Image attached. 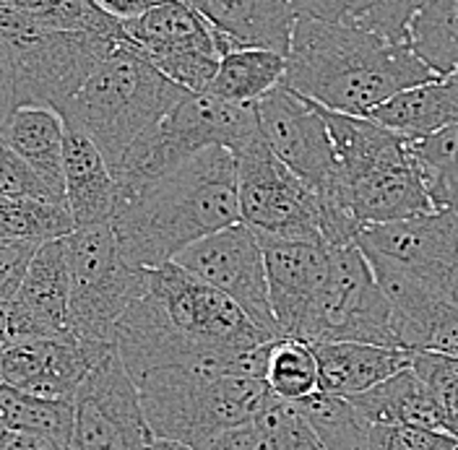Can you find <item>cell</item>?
Wrapping results in <instances>:
<instances>
[{"mask_svg":"<svg viewBox=\"0 0 458 450\" xmlns=\"http://www.w3.org/2000/svg\"><path fill=\"white\" fill-rule=\"evenodd\" d=\"M422 352H440L458 357V302H448L437 310Z\"/></svg>","mask_w":458,"mask_h":450,"instance_id":"f35d334b","label":"cell"},{"mask_svg":"<svg viewBox=\"0 0 458 450\" xmlns=\"http://www.w3.org/2000/svg\"><path fill=\"white\" fill-rule=\"evenodd\" d=\"M240 217L256 234L318 240L320 200L284 162L268 149L260 131L234 151Z\"/></svg>","mask_w":458,"mask_h":450,"instance_id":"8fae6325","label":"cell"},{"mask_svg":"<svg viewBox=\"0 0 458 450\" xmlns=\"http://www.w3.org/2000/svg\"><path fill=\"white\" fill-rule=\"evenodd\" d=\"M425 0H292L297 16L362 29L391 42H409V24Z\"/></svg>","mask_w":458,"mask_h":450,"instance_id":"484cf974","label":"cell"},{"mask_svg":"<svg viewBox=\"0 0 458 450\" xmlns=\"http://www.w3.org/2000/svg\"><path fill=\"white\" fill-rule=\"evenodd\" d=\"M19 107L16 99V71H13V57L8 45L0 39V131L5 125V120L11 117V113Z\"/></svg>","mask_w":458,"mask_h":450,"instance_id":"ab89813d","label":"cell"},{"mask_svg":"<svg viewBox=\"0 0 458 450\" xmlns=\"http://www.w3.org/2000/svg\"><path fill=\"white\" fill-rule=\"evenodd\" d=\"M406 141L435 211H458V125Z\"/></svg>","mask_w":458,"mask_h":450,"instance_id":"f1b7e54d","label":"cell"},{"mask_svg":"<svg viewBox=\"0 0 458 450\" xmlns=\"http://www.w3.org/2000/svg\"><path fill=\"white\" fill-rule=\"evenodd\" d=\"M454 450H458V443H456V446H454Z\"/></svg>","mask_w":458,"mask_h":450,"instance_id":"bcb514c9","label":"cell"},{"mask_svg":"<svg viewBox=\"0 0 458 450\" xmlns=\"http://www.w3.org/2000/svg\"><path fill=\"white\" fill-rule=\"evenodd\" d=\"M63 191L65 208L76 226L113 222L117 185L110 165L89 136L68 125L63 143Z\"/></svg>","mask_w":458,"mask_h":450,"instance_id":"44dd1931","label":"cell"},{"mask_svg":"<svg viewBox=\"0 0 458 450\" xmlns=\"http://www.w3.org/2000/svg\"><path fill=\"white\" fill-rule=\"evenodd\" d=\"M271 341L237 365L162 367L133 378L154 437L203 450L216 435L253 422L268 388L263 380Z\"/></svg>","mask_w":458,"mask_h":450,"instance_id":"277c9868","label":"cell"},{"mask_svg":"<svg viewBox=\"0 0 458 450\" xmlns=\"http://www.w3.org/2000/svg\"><path fill=\"white\" fill-rule=\"evenodd\" d=\"M94 3L99 8H105L110 16L125 21V19H133V16H139V13L159 5V3H165V0H94Z\"/></svg>","mask_w":458,"mask_h":450,"instance_id":"7bdbcfd3","label":"cell"},{"mask_svg":"<svg viewBox=\"0 0 458 450\" xmlns=\"http://www.w3.org/2000/svg\"><path fill=\"white\" fill-rule=\"evenodd\" d=\"M409 367L437 403L445 432L458 440V357L440 352H414Z\"/></svg>","mask_w":458,"mask_h":450,"instance_id":"e575fe53","label":"cell"},{"mask_svg":"<svg viewBox=\"0 0 458 450\" xmlns=\"http://www.w3.org/2000/svg\"><path fill=\"white\" fill-rule=\"evenodd\" d=\"M456 443V437L435 429L406 424H370L368 450H454Z\"/></svg>","mask_w":458,"mask_h":450,"instance_id":"d590c367","label":"cell"},{"mask_svg":"<svg viewBox=\"0 0 458 450\" xmlns=\"http://www.w3.org/2000/svg\"><path fill=\"white\" fill-rule=\"evenodd\" d=\"M357 248L368 263H383L458 302V211H428L388 225L360 226Z\"/></svg>","mask_w":458,"mask_h":450,"instance_id":"4fadbf2b","label":"cell"},{"mask_svg":"<svg viewBox=\"0 0 458 450\" xmlns=\"http://www.w3.org/2000/svg\"><path fill=\"white\" fill-rule=\"evenodd\" d=\"M266 341L274 338L227 294L174 260L148 268L141 297L114 326V346L131 378L162 367L237 365Z\"/></svg>","mask_w":458,"mask_h":450,"instance_id":"6da1fadb","label":"cell"},{"mask_svg":"<svg viewBox=\"0 0 458 450\" xmlns=\"http://www.w3.org/2000/svg\"><path fill=\"white\" fill-rule=\"evenodd\" d=\"M125 42L174 84L203 91L227 53L219 34L185 0H165L123 21Z\"/></svg>","mask_w":458,"mask_h":450,"instance_id":"7c38bea8","label":"cell"},{"mask_svg":"<svg viewBox=\"0 0 458 450\" xmlns=\"http://www.w3.org/2000/svg\"><path fill=\"white\" fill-rule=\"evenodd\" d=\"M68 260V334L114 344V326L146 289L148 268L133 266L110 225L76 226L63 237Z\"/></svg>","mask_w":458,"mask_h":450,"instance_id":"9c48e42d","label":"cell"},{"mask_svg":"<svg viewBox=\"0 0 458 450\" xmlns=\"http://www.w3.org/2000/svg\"><path fill=\"white\" fill-rule=\"evenodd\" d=\"M286 71V57L271 50L256 47H232L227 50L211 84L203 91H211L229 102L253 105L274 86L282 84Z\"/></svg>","mask_w":458,"mask_h":450,"instance_id":"4316f807","label":"cell"},{"mask_svg":"<svg viewBox=\"0 0 458 450\" xmlns=\"http://www.w3.org/2000/svg\"><path fill=\"white\" fill-rule=\"evenodd\" d=\"M151 440L139 388L113 344L73 394L71 450H141Z\"/></svg>","mask_w":458,"mask_h":450,"instance_id":"5bb4252c","label":"cell"},{"mask_svg":"<svg viewBox=\"0 0 458 450\" xmlns=\"http://www.w3.org/2000/svg\"><path fill=\"white\" fill-rule=\"evenodd\" d=\"M68 294L71 279L65 242H42L29 260L27 274L16 289L13 302L31 320L39 336H63L68 334Z\"/></svg>","mask_w":458,"mask_h":450,"instance_id":"7402d4cb","label":"cell"},{"mask_svg":"<svg viewBox=\"0 0 458 450\" xmlns=\"http://www.w3.org/2000/svg\"><path fill=\"white\" fill-rule=\"evenodd\" d=\"M323 115L342 169V203L357 226L388 225L435 211L411 159L409 141L370 117Z\"/></svg>","mask_w":458,"mask_h":450,"instance_id":"8992f818","label":"cell"},{"mask_svg":"<svg viewBox=\"0 0 458 450\" xmlns=\"http://www.w3.org/2000/svg\"><path fill=\"white\" fill-rule=\"evenodd\" d=\"M203 450H256V429L253 422L237 424L227 432L216 435Z\"/></svg>","mask_w":458,"mask_h":450,"instance_id":"60d3db41","label":"cell"},{"mask_svg":"<svg viewBox=\"0 0 458 450\" xmlns=\"http://www.w3.org/2000/svg\"><path fill=\"white\" fill-rule=\"evenodd\" d=\"M432 76L409 42L297 16L282 84L326 110L368 117Z\"/></svg>","mask_w":458,"mask_h":450,"instance_id":"7a4b0ae2","label":"cell"},{"mask_svg":"<svg viewBox=\"0 0 458 450\" xmlns=\"http://www.w3.org/2000/svg\"><path fill=\"white\" fill-rule=\"evenodd\" d=\"M172 260L199 276L200 282L211 284L214 289L227 294L268 336L282 338L268 300L263 248L256 232L245 222L203 237Z\"/></svg>","mask_w":458,"mask_h":450,"instance_id":"2e32d148","label":"cell"},{"mask_svg":"<svg viewBox=\"0 0 458 450\" xmlns=\"http://www.w3.org/2000/svg\"><path fill=\"white\" fill-rule=\"evenodd\" d=\"M297 338L308 344L365 341L401 349L394 310L357 242L328 248V276Z\"/></svg>","mask_w":458,"mask_h":450,"instance_id":"30bf717a","label":"cell"},{"mask_svg":"<svg viewBox=\"0 0 458 450\" xmlns=\"http://www.w3.org/2000/svg\"><path fill=\"white\" fill-rule=\"evenodd\" d=\"M268 394L284 401H302L318 388V360L313 346L302 338L282 336L271 341L266 372H263Z\"/></svg>","mask_w":458,"mask_h":450,"instance_id":"d6a6232c","label":"cell"},{"mask_svg":"<svg viewBox=\"0 0 458 450\" xmlns=\"http://www.w3.org/2000/svg\"><path fill=\"white\" fill-rule=\"evenodd\" d=\"M0 196L11 198H42L55 200L50 188L37 177V172L0 139ZM60 203V200H55Z\"/></svg>","mask_w":458,"mask_h":450,"instance_id":"8d00e7d4","label":"cell"},{"mask_svg":"<svg viewBox=\"0 0 458 450\" xmlns=\"http://www.w3.org/2000/svg\"><path fill=\"white\" fill-rule=\"evenodd\" d=\"M141 450H191L188 446H182V443H174V440H165V437H154L146 448Z\"/></svg>","mask_w":458,"mask_h":450,"instance_id":"ee69618b","label":"cell"},{"mask_svg":"<svg viewBox=\"0 0 458 450\" xmlns=\"http://www.w3.org/2000/svg\"><path fill=\"white\" fill-rule=\"evenodd\" d=\"M0 450H68V446L37 432H11Z\"/></svg>","mask_w":458,"mask_h":450,"instance_id":"b9f144b4","label":"cell"},{"mask_svg":"<svg viewBox=\"0 0 458 450\" xmlns=\"http://www.w3.org/2000/svg\"><path fill=\"white\" fill-rule=\"evenodd\" d=\"M219 34L225 47H256L284 55L294 31L292 0H185Z\"/></svg>","mask_w":458,"mask_h":450,"instance_id":"d6986e66","label":"cell"},{"mask_svg":"<svg viewBox=\"0 0 458 450\" xmlns=\"http://www.w3.org/2000/svg\"><path fill=\"white\" fill-rule=\"evenodd\" d=\"M256 450H326L297 403L268 394L253 417Z\"/></svg>","mask_w":458,"mask_h":450,"instance_id":"836d02e7","label":"cell"},{"mask_svg":"<svg viewBox=\"0 0 458 450\" xmlns=\"http://www.w3.org/2000/svg\"><path fill=\"white\" fill-rule=\"evenodd\" d=\"M0 139L37 172V177L50 188L55 200L65 203V191H63L65 123L57 110L21 105L5 120Z\"/></svg>","mask_w":458,"mask_h":450,"instance_id":"603a6c76","label":"cell"},{"mask_svg":"<svg viewBox=\"0 0 458 450\" xmlns=\"http://www.w3.org/2000/svg\"><path fill=\"white\" fill-rule=\"evenodd\" d=\"M113 344L81 341L73 334L16 341L0 349V383L45 398H71L91 365Z\"/></svg>","mask_w":458,"mask_h":450,"instance_id":"e0dca14e","label":"cell"},{"mask_svg":"<svg viewBox=\"0 0 458 450\" xmlns=\"http://www.w3.org/2000/svg\"><path fill=\"white\" fill-rule=\"evenodd\" d=\"M297 409L310 422L326 450H368L372 422L357 412L349 398L315 391L297 401Z\"/></svg>","mask_w":458,"mask_h":450,"instance_id":"1f68e13d","label":"cell"},{"mask_svg":"<svg viewBox=\"0 0 458 450\" xmlns=\"http://www.w3.org/2000/svg\"><path fill=\"white\" fill-rule=\"evenodd\" d=\"M368 117L403 139H422L458 125V73L432 76L425 84L403 89Z\"/></svg>","mask_w":458,"mask_h":450,"instance_id":"cb8c5ba5","label":"cell"},{"mask_svg":"<svg viewBox=\"0 0 458 450\" xmlns=\"http://www.w3.org/2000/svg\"><path fill=\"white\" fill-rule=\"evenodd\" d=\"M409 45L435 76L458 73V0H425L409 24Z\"/></svg>","mask_w":458,"mask_h":450,"instance_id":"83f0119b","label":"cell"},{"mask_svg":"<svg viewBox=\"0 0 458 450\" xmlns=\"http://www.w3.org/2000/svg\"><path fill=\"white\" fill-rule=\"evenodd\" d=\"M253 105L263 141L320 200L323 242L328 248L352 245L360 226L344 208L342 169L318 105L284 84L274 86Z\"/></svg>","mask_w":458,"mask_h":450,"instance_id":"ba28073f","label":"cell"},{"mask_svg":"<svg viewBox=\"0 0 458 450\" xmlns=\"http://www.w3.org/2000/svg\"><path fill=\"white\" fill-rule=\"evenodd\" d=\"M8 435H11V429H8V427H5V422L0 420V448H3V443L8 440Z\"/></svg>","mask_w":458,"mask_h":450,"instance_id":"f6af8a7d","label":"cell"},{"mask_svg":"<svg viewBox=\"0 0 458 450\" xmlns=\"http://www.w3.org/2000/svg\"><path fill=\"white\" fill-rule=\"evenodd\" d=\"M76 229L65 203L0 196V242H50Z\"/></svg>","mask_w":458,"mask_h":450,"instance_id":"4dcf8cb0","label":"cell"},{"mask_svg":"<svg viewBox=\"0 0 458 450\" xmlns=\"http://www.w3.org/2000/svg\"><path fill=\"white\" fill-rule=\"evenodd\" d=\"M37 248L34 242H0V305L16 297Z\"/></svg>","mask_w":458,"mask_h":450,"instance_id":"74e56055","label":"cell"},{"mask_svg":"<svg viewBox=\"0 0 458 450\" xmlns=\"http://www.w3.org/2000/svg\"><path fill=\"white\" fill-rule=\"evenodd\" d=\"M237 222L242 217L234 154L211 146L117 203L110 226L133 266L157 268L188 245Z\"/></svg>","mask_w":458,"mask_h":450,"instance_id":"3957f363","label":"cell"},{"mask_svg":"<svg viewBox=\"0 0 458 450\" xmlns=\"http://www.w3.org/2000/svg\"><path fill=\"white\" fill-rule=\"evenodd\" d=\"M349 401L372 424H406V427L445 432V422L437 403L432 401L425 383L414 375L411 367H403L388 380L377 383L365 394L352 395Z\"/></svg>","mask_w":458,"mask_h":450,"instance_id":"d4e9b609","label":"cell"},{"mask_svg":"<svg viewBox=\"0 0 458 450\" xmlns=\"http://www.w3.org/2000/svg\"><path fill=\"white\" fill-rule=\"evenodd\" d=\"M256 133V105L229 102L211 91H185L170 113L113 167L117 203L136 196L203 149L222 146L234 151Z\"/></svg>","mask_w":458,"mask_h":450,"instance_id":"52a82bcc","label":"cell"},{"mask_svg":"<svg viewBox=\"0 0 458 450\" xmlns=\"http://www.w3.org/2000/svg\"><path fill=\"white\" fill-rule=\"evenodd\" d=\"M117 42L91 31L63 29H45L27 39L5 42L13 57L19 107L37 105L60 113Z\"/></svg>","mask_w":458,"mask_h":450,"instance_id":"9a60e30c","label":"cell"},{"mask_svg":"<svg viewBox=\"0 0 458 450\" xmlns=\"http://www.w3.org/2000/svg\"><path fill=\"white\" fill-rule=\"evenodd\" d=\"M185 91L191 89L174 84L128 42H117L60 117L94 141L113 172L123 154L170 113Z\"/></svg>","mask_w":458,"mask_h":450,"instance_id":"5b68a950","label":"cell"},{"mask_svg":"<svg viewBox=\"0 0 458 450\" xmlns=\"http://www.w3.org/2000/svg\"><path fill=\"white\" fill-rule=\"evenodd\" d=\"M318 360V388L331 395L365 394L377 383L411 365V354L396 346L365 341H315L310 344Z\"/></svg>","mask_w":458,"mask_h":450,"instance_id":"ffe728a7","label":"cell"},{"mask_svg":"<svg viewBox=\"0 0 458 450\" xmlns=\"http://www.w3.org/2000/svg\"><path fill=\"white\" fill-rule=\"evenodd\" d=\"M266 263L268 300L282 336H300L305 318L328 276V245L258 234Z\"/></svg>","mask_w":458,"mask_h":450,"instance_id":"ac0fdd59","label":"cell"},{"mask_svg":"<svg viewBox=\"0 0 458 450\" xmlns=\"http://www.w3.org/2000/svg\"><path fill=\"white\" fill-rule=\"evenodd\" d=\"M0 420L11 432L47 435L71 450V429H73L71 398H45L0 383Z\"/></svg>","mask_w":458,"mask_h":450,"instance_id":"f546056e","label":"cell"}]
</instances>
